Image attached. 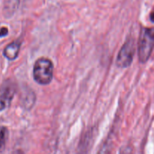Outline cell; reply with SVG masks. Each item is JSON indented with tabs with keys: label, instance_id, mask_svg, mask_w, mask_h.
Masks as SVG:
<instances>
[{
	"label": "cell",
	"instance_id": "cell-1",
	"mask_svg": "<svg viewBox=\"0 0 154 154\" xmlns=\"http://www.w3.org/2000/svg\"><path fill=\"white\" fill-rule=\"evenodd\" d=\"M154 48V27L143 28L138 42V58L141 63L149 60Z\"/></svg>",
	"mask_w": 154,
	"mask_h": 154
},
{
	"label": "cell",
	"instance_id": "cell-2",
	"mask_svg": "<svg viewBox=\"0 0 154 154\" xmlns=\"http://www.w3.org/2000/svg\"><path fill=\"white\" fill-rule=\"evenodd\" d=\"M54 66L52 62L47 58H40L35 62L33 68V76L38 84L47 85L53 79Z\"/></svg>",
	"mask_w": 154,
	"mask_h": 154
},
{
	"label": "cell",
	"instance_id": "cell-3",
	"mask_svg": "<svg viewBox=\"0 0 154 154\" xmlns=\"http://www.w3.org/2000/svg\"><path fill=\"white\" fill-rule=\"evenodd\" d=\"M135 42L132 39L128 40L121 48L117 58V65L120 68H127L132 64L135 54Z\"/></svg>",
	"mask_w": 154,
	"mask_h": 154
},
{
	"label": "cell",
	"instance_id": "cell-4",
	"mask_svg": "<svg viewBox=\"0 0 154 154\" xmlns=\"http://www.w3.org/2000/svg\"><path fill=\"white\" fill-rule=\"evenodd\" d=\"M16 88L11 81H5L0 86V111L7 108L11 103Z\"/></svg>",
	"mask_w": 154,
	"mask_h": 154
},
{
	"label": "cell",
	"instance_id": "cell-5",
	"mask_svg": "<svg viewBox=\"0 0 154 154\" xmlns=\"http://www.w3.org/2000/svg\"><path fill=\"white\" fill-rule=\"evenodd\" d=\"M20 48V42L18 41L11 42L6 46L4 49L3 55L9 60H14L18 57Z\"/></svg>",
	"mask_w": 154,
	"mask_h": 154
},
{
	"label": "cell",
	"instance_id": "cell-6",
	"mask_svg": "<svg viewBox=\"0 0 154 154\" xmlns=\"http://www.w3.org/2000/svg\"><path fill=\"white\" fill-rule=\"evenodd\" d=\"M20 0H5L4 13L6 16L11 15L17 9Z\"/></svg>",
	"mask_w": 154,
	"mask_h": 154
},
{
	"label": "cell",
	"instance_id": "cell-7",
	"mask_svg": "<svg viewBox=\"0 0 154 154\" xmlns=\"http://www.w3.org/2000/svg\"><path fill=\"white\" fill-rule=\"evenodd\" d=\"M8 138V131L5 126H0V152H2L5 147Z\"/></svg>",
	"mask_w": 154,
	"mask_h": 154
},
{
	"label": "cell",
	"instance_id": "cell-8",
	"mask_svg": "<svg viewBox=\"0 0 154 154\" xmlns=\"http://www.w3.org/2000/svg\"><path fill=\"white\" fill-rule=\"evenodd\" d=\"M8 33V29L6 27H2L0 29V38L7 35Z\"/></svg>",
	"mask_w": 154,
	"mask_h": 154
},
{
	"label": "cell",
	"instance_id": "cell-9",
	"mask_svg": "<svg viewBox=\"0 0 154 154\" xmlns=\"http://www.w3.org/2000/svg\"><path fill=\"white\" fill-rule=\"evenodd\" d=\"M150 20H151L153 22H154V12H152V13L150 14Z\"/></svg>",
	"mask_w": 154,
	"mask_h": 154
}]
</instances>
